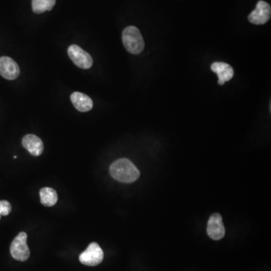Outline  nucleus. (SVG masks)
Segmentation results:
<instances>
[{"instance_id": "f257e3e1", "label": "nucleus", "mask_w": 271, "mask_h": 271, "mask_svg": "<svg viewBox=\"0 0 271 271\" xmlns=\"http://www.w3.org/2000/svg\"><path fill=\"white\" fill-rule=\"evenodd\" d=\"M110 174L113 179L124 183H132L140 178V172L134 164L127 158H121L112 164Z\"/></svg>"}, {"instance_id": "f03ea898", "label": "nucleus", "mask_w": 271, "mask_h": 271, "mask_svg": "<svg viewBox=\"0 0 271 271\" xmlns=\"http://www.w3.org/2000/svg\"><path fill=\"white\" fill-rule=\"evenodd\" d=\"M122 41L126 49L133 55H139L144 49L145 42L138 28L130 26L122 33Z\"/></svg>"}, {"instance_id": "7ed1b4c3", "label": "nucleus", "mask_w": 271, "mask_h": 271, "mask_svg": "<svg viewBox=\"0 0 271 271\" xmlns=\"http://www.w3.org/2000/svg\"><path fill=\"white\" fill-rule=\"evenodd\" d=\"M26 239L28 234L25 232H20L12 241L10 253L14 259L19 261H25L29 258L31 252L26 243Z\"/></svg>"}, {"instance_id": "20e7f679", "label": "nucleus", "mask_w": 271, "mask_h": 271, "mask_svg": "<svg viewBox=\"0 0 271 271\" xmlns=\"http://www.w3.org/2000/svg\"><path fill=\"white\" fill-rule=\"evenodd\" d=\"M104 258L103 251L97 242H91L85 251L79 255V261L86 266L98 265L102 262Z\"/></svg>"}, {"instance_id": "39448f33", "label": "nucleus", "mask_w": 271, "mask_h": 271, "mask_svg": "<svg viewBox=\"0 0 271 271\" xmlns=\"http://www.w3.org/2000/svg\"><path fill=\"white\" fill-rule=\"evenodd\" d=\"M69 55L72 62L81 69H90L93 65V59L91 55L80 48L78 45H72L68 48Z\"/></svg>"}, {"instance_id": "423d86ee", "label": "nucleus", "mask_w": 271, "mask_h": 271, "mask_svg": "<svg viewBox=\"0 0 271 271\" xmlns=\"http://www.w3.org/2000/svg\"><path fill=\"white\" fill-rule=\"evenodd\" d=\"M271 8L266 2L259 1L257 3L256 8L250 15L248 19L253 24L261 25L267 23L270 19Z\"/></svg>"}, {"instance_id": "0eeeda50", "label": "nucleus", "mask_w": 271, "mask_h": 271, "mask_svg": "<svg viewBox=\"0 0 271 271\" xmlns=\"http://www.w3.org/2000/svg\"><path fill=\"white\" fill-rule=\"evenodd\" d=\"M207 234L214 240H220L225 237V228L220 213L211 215L207 223Z\"/></svg>"}, {"instance_id": "6e6552de", "label": "nucleus", "mask_w": 271, "mask_h": 271, "mask_svg": "<svg viewBox=\"0 0 271 271\" xmlns=\"http://www.w3.org/2000/svg\"><path fill=\"white\" fill-rule=\"evenodd\" d=\"M20 75V68L13 59L9 57L0 58V75L8 80H15Z\"/></svg>"}, {"instance_id": "1a4fd4ad", "label": "nucleus", "mask_w": 271, "mask_h": 271, "mask_svg": "<svg viewBox=\"0 0 271 271\" xmlns=\"http://www.w3.org/2000/svg\"><path fill=\"white\" fill-rule=\"evenodd\" d=\"M22 145L32 155L39 156L44 151V144L37 136L28 134L22 140Z\"/></svg>"}, {"instance_id": "9d476101", "label": "nucleus", "mask_w": 271, "mask_h": 271, "mask_svg": "<svg viewBox=\"0 0 271 271\" xmlns=\"http://www.w3.org/2000/svg\"><path fill=\"white\" fill-rule=\"evenodd\" d=\"M211 69L218 75V83L220 85H223L226 82L230 81L234 76V69L229 64L225 63H214L211 66Z\"/></svg>"}, {"instance_id": "9b49d317", "label": "nucleus", "mask_w": 271, "mask_h": 271, "mask_svg": "<svg viewBox=\"0 0 271 271\" xmlns=\"http://www.w3.org/2000/svg\"><path fill=\"white\" fill-rule=\"evenodd\" d=\"M70 99L75 108L82 113H86L92 110L94 105L92 100L86 94L74 92L71 95Z\"/></svg>"}, {"instance_id": "f8f14e48", "label": "nucleus", "mask_w": 271, "mask_h": 271, "mask_svg": "<svg viewBox=\"0 0 271 271\" xmlns=\"http://www.w3.org/2000/svg\"><path fill=\"white\" fill-rule=\"evenodd\" d=\"M41 203L44 206H53L58 202V197L56 191L51 187H45L39 192Z\"/></svg>"}, {"instance_id": "ddd939ff", "label": "nucleus", "mask_w": 271, "mask_h": 271, "mask_svg": "<svg viewBox=\"0 0 271 271\" xmlns=\"http://www.w3.org/2000/svg\"><path fill=\"white\" fill-rule=\"evenodd\" d=\"M56 0H32L33 11L36 14H42L45 11H51Z\"/></svg>"}, {"instance_id": "4468645a", "label": "nucleus", "mask_w": 271, "mask_h": 271, "mask_svg": "<svg viewBox=\"0 0 271 271\" xmlns=\"http://www.w3.org/2000/svg\"><path fill=\"white\" fill-rule=\"evenodd\" d=\"M12 211V205L8 201H0V219H1L2 215H9Z\"/></svg>"}]
</instances>
